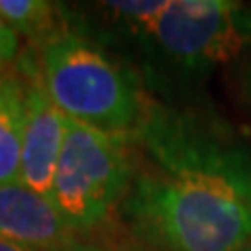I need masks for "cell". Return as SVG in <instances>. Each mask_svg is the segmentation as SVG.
Wrapping results in <instances>:
<instances>
[{
	"label": "cell",
	"instance_id": "cell-1",
	"mask_svg": "<svg viewBox=\"0 0 251 251\" xmlns=\"http://www.w3.org/2000/svg\"><path fill=\"white\" fill-rule=\"evenodd\" d=\"M122 209L159 251H232L251 239V149L191 113L153 107L132 132Z\"/></svg>",
	"mask_w": 251,
	"mask_h": 251
},
{
	"label": "cell",
	"instance_id": "cell-2",
	"mask_svg": "<svg viewBox=\"0 0 251 251\" xmlns=\"http://www.w3.org/2000/svg\"><path fill=\"white\" fill-rule=\"evenodd\" d=\"M38 46L42 84L67 117L105 132L136 130L147 111L145 99L124 65L74 31Z\"/></svg>",
	"mask_w": 251,
	"mask_h": 251
},
{
	"label": "cell",
	"instance_id": "cell-3",
	"mask_svg": "<svg viewBox=\"0 0 251 251\" xmlns=\"http://www.w3.org/2000/svg\"><path fill=\"white\" fill-rule=\"evenodd\" d=\"M134 176L130 134L90 128L67 117V132L50 195L54 207L77 232H92L122 205Z\"/></svg>",
	"mask_w": 251,
	"mask_h": 251
},
{
	"label": "cell",
	"instance_id": "cell-4",
	"mask_svg": "<svg viewBox=\"0 0 251 251\" xmlns=\"http://www.w3.org/2000/svg\"><path fill=\"white\" fill-rule=\"evenodd\" d=\"M145 31L191 72H209L251 44V6L237 0H163Z\"/></svg>",
	"mask_w": 251,
	"mask_h": 251
},
{
	"label": "cell",
	"instance_id": "cell-5",
	"mask_svg": "<svg viewBox=\"0 0 251 251\" xmlns=\"http://www.w3.org/2000/svg\"><path fill=\"white\" fill-rule=\"evenodd\" d=\"M25 84V124L21 140L19 182L40 195H50L54 170L67 132V115L49 97L34 54L21 61Z\"/></svg>",
	"mask_w": 251,
	"mask_h": 251
},
{
	"label": "cell",
	"instance_id": "cell-6",
	"mask_svg": "<svg viewBox=\"0 0 251 251\" xmlns=\"http://www.w3.org/2000/svg\"><path fill=\"white\" fill-rule=\"evenodd\" d=\"M0 239L34 251H72L80 243V234L49 195L15 180L0 184Z\"/></svg>",
	"mask_w": 251,
	"mask_h": 251
},
{
	"label": "cell",
	"instance_id": "cell-7",
	"mask_svg": "<svg viewBox=\"0 0 251 251\" xmlns=\"http://www.w3.org/2000/svg\"><path fill=\"white\" fill-rule=\"evenodd\" d=\"M25 124V84L19 72L0 75V184L19 178Z\"/></svg>",
	"mask_w": 251,
	"mask_h": 251
},
{
	"label": "cell",
	"instance_id": "cell-8",
	"mask_svg": "<svg viewBox=\"0 0 251 251\" xmlns=\"http://www.w3.org/2000/svg\"><path fill=\"white\" fill-rule=\"evenodd\" d=\"M0 15L19 36L36 44L69 31L61 6L49 0H0Z\"/></svg>",
	"mask_w": 251,
	"mask_h": 251
},
{
	"label": "cell",
	"instance_id": "cell-9",
	"mask_svg": "<svg viewBox=\"0 0 251 251\" xmlns=\"http://www.w3.org/2000/svg\"><path fill=\"white\" fill-rule=\"evenodd\" d=\"M19 54V34L0 15V75L6 74Z\"/></svg>",
	"mask_w": 251,
	"mask_h": 251
},
{
	"label": "cell",
	"instance_id": "cell-10",
	"mask_svg": "<svg viewBox=\"0 0 251 251\" xmlns=\"http://www.w3.org/2000/svg\"><path fill=\"white\" fill-rule=\"evenodd\" d=\"M72 251H159L151 245H124V243H77Z\"/></svg>",
	"mask_w": 251,
	"mask_h": 251
},
{
	"label": "cell",
	"instance_id": "cell-11",
	"mask_svg": "<svg viewBox=\"0 0 251 251\" xmlns=\"http://www.w3.org/2000/svg\"><path fill=\"white\" fill-rule=\"evenodd\" d=\"M243 92H245L247 100L251 103V59H249V63H247L245 72H243Z\"/></svg>",
	"mask_w": 251,
	"mask_h": 251
},
{
	"label": "cell",
	"instance_id": "cell-12",
	"mask_svg": "<svg viewBox=\"0 0 251 251\" xmlns=\"http://www.w3.org/2000/svg\"><path fill=\"white\" fill-rule=\"evenodd\" d=\"M0 251H34V249H27V247H21V245H15V243L0 239Z\"/></svg>",
	"mask_w": 251,
	"mask_h": 251
},
{
	"label": "cell",
	"instance_id": "cell-13",
	"mask_svg": "<svg viewBox=\"0 0 251 251\" xmlns=\"http://www.w3.org/2000/svg\"><path fill=\"white\" fill-rule=\"evenodd\" d=\"M232 251H251V239H249V241H245L243 245H239L237 249H232Z\"/></svg>",
	"mask_w": 251,
	"mask_h": 251
}]
</instances>
